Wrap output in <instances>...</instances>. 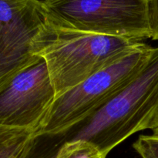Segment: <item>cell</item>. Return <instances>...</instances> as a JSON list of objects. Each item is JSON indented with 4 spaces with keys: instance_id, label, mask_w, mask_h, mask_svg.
Listing matches in <instances>:
<instances>
[{
    "instance_id": "obj_1",
    "label": "cell",
    "mask_w": 158,
    "mask_h": 158,
    "mask_svg": "<svg viewBox=\"0 0 158 158\" xmlns=\"http://www.w3.org/2000/svg\"><path fill=\"white\" fill-rule=\"evenodd\" d=\"M158 123V47L137 77L119 94L74 124L52 134L32 135L23 158H56L65 144L92 143L106 157L133 134Z\"/></svg>"
},
{
    "instance_id": "obj_2",
    "label": "cell",
    "mask_w": 158,
    "mask_h": 158,
    "mask_svg": "<svg viewBox=\"0 0 158 158\" xmlns=\"http://www.w3.org/2000/svg\"><path fill=\"white\" fill-rule=\"evenodd\" d=\"M141 43L65 29L49 21L40 41L37 56L46 61L56 97L129 53Z\"/></svg>"
},
{
    "instance_id": "obj_3",
    "label": "cell",
    "mask_w": 158,
    "mask_h": 158,
    "mask_svg": "<svg viewBox=\"0 0 158 158\" xmlns=\"http://www.w3.org/2000/svg\"><path fill=\"white\" fill-rule=\"evenodd\" d=\"M152 48L142 43L75 87L57 96L33 135L62 131L119 94L137 77L149 58Z\"/></svg>"
},
{
    "instance_id": "obj_4",
    "label": "cell",
    "mask_w": 158,
    "mask_h": 158,
    "mask_svg": "<svg viewBox=\"0 0 158 158\" xmlns=\"http://www.w3.org/2000/svg\"><path fill=\"white\" fill-rule=\"evenodd\" d=\"M65 29L142 42L151 39L148 0H58L45 6Z\"/></svg>"
},
{
    "instance_id": "obj_5",
    "label": "cell",
    "mask_w": 158,
    "mask_h": 158,
    "mask_svg": "<svg viewBox=\"0 0 158 158\" xmlns=\"http://www.w3.org/2000/svg\"><path fill=\"white\" fill-rule=\"evenodd\" d=\"M49 20L35 0H0V86L37 56Z\"/></svg>"
},
{
    "instance_id": "obj_6",
    "label": "cell",
    "mask_w": 158,
    "mask_h": 158,
    "mask_svg": "<svg viewBox=\"0 0 158 158\" xmlns=\"http://www.w3.org/2000/svg\"><path fill=\"white\" fill-rule=\"evenodd\" d=\"M56 96L46 61L37 56L0 86V125L35 134Z\"/></svg>"
},
{
    "instance_id": "obj_7",
    "label": "cell",
    "mask_w": 158,
    "mask_h": 158,
    "mask_svg": "<svg viewBox=\"0 0 158 158\" xmlns=\"http://www.w3.org/2000/svg\"><path fill=\"white\" fill-rule=\"evenodd\" d=\"M34 133L0 125V158H23Z\"/></svg>"
},
{
    "instance_id": "obj_8",
    "label": "cell",
    "mask_w": 158,
    "mask_h": 158,
    "mask_svg": "<svg viewBox=\"0 0 158 158\" xmlns=\"http://www.w3.org/2000/svg\"><path fill=\"white\" fill-rule=\"evenodd\" d=\"M56 158H106L94 145L85 140H76L65 144Z\"/></svg>"
},
{
    "instance_id": "obj_9",
    "label": "cell",
    "mask_w": 158,
    "mask_h": 158,
    "mask_svg": "<svg viewBox=\"0 0 158 158\" xmlns=\"http://www.w3.org/2000/svg\"><path fill=\"white\" fill-rule=\"evenodd\" d=\"M142 158H158V136H140L133 145Z\"/></svg>"
},
{
    "instance_id": "obj_10",
    "label": "cell",
    "mask_w": 158,
    "mask_h": 158,
    "mask_svg": "<svg viewBox=\"0 0 158 158\" xmlns=\"http://www.w3.org/2000/svg\"><path fill=\"white\" fill-rule=\"evenodd\" d=\"M151 40L158 41V0H148Z\"/></svg>"
},
{
    "instance_id": "obj_11",
    "label": "cell",
    "mask_w": 158,
    "mask_h": 158,
    "mask_svg": "<svg viewBox=\"0 0 158 158\" xmlns=\"http://www.w3.org/2000/svg\"><path fill=\"white\" fill-rule=\"evenodd\" d=\"M35 1L38 2H40V3H41V4L46 6V5L49 4V3L53 2L58 1V0H35Z\"/></svg>"
},
{
    "instance_id": "obj_12",
    "label": "cell",
    "mask_w": 158,
    "mask_h": 158,
    "mask_svg": "<svg viewBox=\"0 0 158 158\" xmlns=\"http://www.w3.org/2000/svg\"><path fill=\"white\" fill-rule=\"evenodd\" d=\"M153 134L158 136V123H157V127H156L153 130Z\"/></svg>"
}]
</instances>
